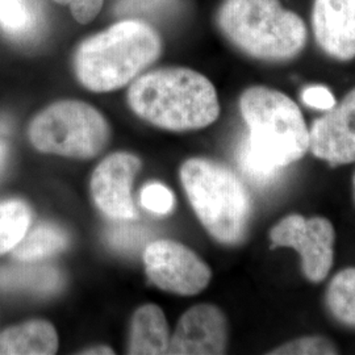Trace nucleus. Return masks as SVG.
<instances>
[{
	"label": "nucleus",
	"instance_id": "nucleus-1",
	"mask_svg": "<svg viewBox=\"0 0 355 355\" xmlns=\"http://www.w3.org/2000/svg\"><path fill=\"white\" fill-rule=\"evenodd\" d=\"M128 103L145 121L173 132L208 127L220 114L212 82L187 67L158 69L136 78Z\"/></svg>",
	"mask_w": 355,
	"mask_h": 355
},
{
	"label": "nucleus",
	"instance_id": "nucleus-24",
	"mask_svg": "<svg viewBox=\"0 0 355 355\" xmlns=\"http://www.w3.org/2000/svg\"><path fill=\"white\" fill-rule=\"evenodd\" d=\"M302 101L305 105L321 111H329L337 103L325 86H309L302 92Z\"/></svg>",
	"mask_w": 355,
	"mask_h": 355
},
{
	"label": "nucleus",
	"instance_id": "nucleus-26",
	"mask_svg": "<svg viewBox=\"0 0 355 355\" xmlns=\"http://www.w3.org/2000/svg\"><path fill=\"white\" fill-rule=\"evenodd\" d=\"M7 152H8L7 144H6L4 141L0 140V171H1V168H3V165H4L6 157H7Z\"/></svg>",
	"mask_w": 355,
	"mask_h": 355
},
{
	"label": "nucleus",
	"instance_id": "nucleus-8",
	"mask_svg": "<svg viewBox=\"0 0 355 355\" xmlns=\"http://www.w3.org/2000/svg\"><path fill=\"white\" fill-rule=\"evenodd\" d=\"M144 262L149 279L161 290L182 296L203 291L211 280V270L187 246L161 240L148 245Z\"/></svg>",
	"mask_w": 355,
	"mask_h": 355
},
{
	"label": "nucleus",
	"instance_id": "nucleus-19",
	"mask_svg": "<svg viewBox=\"0 0 355 355\" xmlns=\"http://www.w3.org/2000/svg\"><path fill=\"white\" fill-rule=\"evenodd\" d=\"M0 26L13 37H26L35 26L29 0H0Z\"/></svg>",
	"mask_w": 355,
	"mask_h": 355
},
{
	"label": "nucleus",
	"instance_id": "nucleus-20",
	"mask_svg": "<svg viewBox=\"0 0 355 355\" xmlns=\"http://www.w3.org/2000/svg\"><path fill=\"white\" fill-rule=\"evenodd\" d=\"M270 354L274 355H331L337 354L334 343L328 338L312 336L284 343Z\"/></svg>",
	"mask_w": 355,
	"mask_h": 355
},
{
	"label": "nucleus",
	"instance_id": "nucleus-28",
	"mask_svg": "<svg viewBox=\"0 0 355 355\" xmlns=\"http://www.w3.org/2000/svg\"><path fill=\"white\" fill-rule=\"evenodd\" d=\"M354 199H355V177H354Z\"/></svg>",
	"mask_w": 355,
	"mask_h": 355
},
{
	"label": "nucleus",
	"instance_id": "nucleus-12",
	"mask_svg": "<svg viewBox=\"0 0 355 355\" xmlns=\"http://www.w3.org/2000/svg\"><path fill=\"white\" fill-rule=\"evenodd\" d=\"M313 36L320 49L337 61L355 58V0H313Z\"/></svg>",
	"mask_w": 355,
	"mask_h": 355
},
{
	"label": "nucleus",
	"instance_id": "nucleus-16",
	"mask_svg": "<svg viewBox=\"0 0 355 355\" xmlns=\"http://www.w3.org/2000/svg\"><path fill=\"white\" fill-rule=\"evenodd\" d=\"M69 239L64 229L53 224H41L24 237L12 249L13 257L21 262H35L67 248Z\"/></svg>",
	"mask_w": 355,
	"mask_h": 355
},
{
	"label": "nucleus",
	"instance_id": "nucleus-9",
	"mask_svg": "<svg viewBox=\"0 0 355 355\" xmlns=\"http://www.w3.org/2000/svg\"><path fill=\"white\" fill-rule=\"evenodd\" d=\"M140 167L136 155L114 153L95 168L91 178V193L103 214L114 220H130L136 216L132 183Z\"/></svg>",
	"mask_w": 355,
	"mask_h": 355
},
{
	"label": "nucleus",
	"instance_id": "nucleus-14",
	"mask_svg": "<svg viewBox=\"0 0 355 355\" xmlns=\"http://www.w3.org/2000/svg\"><path fill=\"white\" fill-rule=\"evenodd\" d=\"M168 346V325L162 309L154 304L139 308L132 318L128 353L167 354Z\"/></svg>",
	"mask_w": 355,
	"mask_h": 355
},
{
	"label": "nucleus",
	"instance_id": "nucleus-17",
	"mask_svg": "<svg viewBox=\"0 0 355 355\" xmlns=\"http://www.w3.org/2000/svg\"><path fill=\"white\" fill-rule=\"evenodd\" d=\"M327 304L338 321L355 327V267L345 268L330 280Z\"/></svg>",
	"mask_w": 355,
	"mask_h": 355
},
{
	"label": "nucleus",
	"instance_id": "nucleus-3",
	"mask_svg": "<svg viewBox=\"0 0 355 355\" xmlns=\"http://www.w3.org/2000/svg\"><path fill=\"white\" fill-rule=\"evenodd\" d=\"M216 26L234 48L267 62L297 57L308 37L304 20L280 0H223Z\"/></svg>",
	"mask_w": 355,
	"mask_h": 355
},
{
	"label": "nucleus",
	"instance_id": "nucleus-7",
	"mask_svg": "<svg viewBox=\"0 0 355 355\" xmlns=\"http://www.w3.org/2000/svg\"><path fill=\"white\" fill-rule=\"evenodd\" d=\"M334 239V228L325 217L287 216L270 232L274 246L291 248L299 253L305 277L315 283L329 274Z\"/></svg>",
	"mask_w": 355,
	"mask_h": 355
},
{
	"label": "nucleus",
	"instance_id": "nucleus-25",
	"mask_svg": "<svg viewBox=\"0 0 355 355\" xmlns=\"http://www.w3.org/2000/svg\"><path fill=\"white\" fill-rule=\"evenodd\" d=\"M82 354L89 355H110L114 354V350L107 346H96V347H89L86 352H82Z\"/></svg>",
	"mask_w": 355,
	"mask_h": 355
},
{
	"label": "nucleus",
	"instance_id": "nucleus-5",
	"mask_svg": "<svg viewBox=\"0 0 355 355\" xmlns=\"http://www.w3.org/2000/svg\"><path fill=\"white\" fill-rule=\"evenodd\" d=\"M180 178L204 228L223 243L241 241L252 204L237 175L214 161L192 158L182 166Z\"/></svg>",
	"mask_w": 355,
	"mask_h": 355
},
{
	"label": "nucleus",
	"instance_id": "nucleus-2",
	"mask_svg": "<svg viewBox=\"0 0 355 355\" xmlns=\"http://www.w3.org/2000/svg\"><path fill=\"white\" fill-rule=\"evenodd\" d=\"M162 48V37L150 24L123 20L78 45L76 76L82 86L94 92L121 89L154 64Z\"/></svg>",
	"mask_w": 355,
	"mask_h": 355
},
{
	"label": "nucleus",
	"instance_id": "nucleus-4",
	"mask_svg": "<svg viewBox=\"0 0 355 355\" xmlns=\"http://www.w3.org/2000/svg\"><path fill=\"white\" fill-rule=\"evenodd\" d=\"M240 111L249 128L242 149L268 168L282 170L309 150V129L297 104L278 89L263 86L242 92Z\"/></svg>",
	"mask_w": 355,
	"mask_h": 355
},
{
	"label": "nucleus",
	"instance_id": "nucleus-13",
	"mask_svg": "<svg viewBox=\"0 0 355 355\" xmlns=\"http://www.w3.org/2000/svg\"><path fill=\"white\" fill-rule=\"evenodd\" d=\"M57 349V331L44 320H32L0 333L1 355H51Z\"/></svg>",
	"mask_w": 355,
	"mask_h": 355
},
{
	"label": "nucleus",
	"instance_id": "nucleus-23",
	"mask_svg": "<svg viewBox=\"0 0 355 355\" xmlns=\"http://www.w3.org/2000/svg\"><path fill=\"white\" fill-rule=\"evenodd\" d=\"M61 6H67L79 24H89L102 11L104 0H53Z\"/></svg>",
	"mask_w": 355,
	"mask_h": 355
},
{
	"label": "nucleus",
	"instance_id": "nucleus-18",
	"mask_svg": "<svg viewBox=\"0 0 355 355\" xmlns=\"http://www.w3.org/2000/svg\"><path fill=\"white\" fill-rule=\"evenodd\" d=\"M31 209L24 202L0 203V255L11 252L24 237L31 224Z\"/></svg>",
	"mask_w": 355,
	"mask_h": 355
},
{
	"label": "nucleus",
	"instance_id": "nucleus-15",
	"mask_svg": "<svg viewBox=\"0 0 355 355\" xmlns=\"http://www.w3.org/2000/svg\"><path fill=\"white\" fill-rule=\"evenodd\" d=\"M64 278L55 267L21 265L0 267V288L4 291L51 295L60 291Z\"/></svg>",
	"mask_w": 355,
	"mask_h": 355
},
{
	"label": "nucleus",
	"instance_id": "nucleus-11",
	"mask_svg": "<svg viewBox=\"0 0 355 355\" xmlns=\"http://www.w3.org/2000/svg\"><path fill=\"white\" fill-rule=\"evenodd\" d=\"M227 337L224 313L215 305H195L179 320L167 354H224Z\"/></svg>",
	"mask_w": 355,
	"mask_h": 355
},
{
	"label": "nucleus",
	"instance_id": "nucleus-21",
	"mask_svg": "<svg viewBox=\"0 0 355 355\" xmlns=\"http://www.w3.org/2000/svg\"><path fill=\"white\" fill-rule=\"evenodd\" d=\"M111 246L120 252H136L148 241V230L133 225H114L107 233Z\"/></svg>",
	"mask_w": 355,
	"mask_h": 355
},
{
	"label": "nucleus",
	"instance_id": "nucleus-6",
	"mask_svg": "<svg viewBox=\"0 0 355 355\" xmlns=\"http://www.w3.org/2000/svg\"><path fill=\"white\" fill-rule=\"evenodd\" d=\"M110 125L98 110L79 101H61L32 120L29 139L42 153L71 158H92L110 140Z\"/></svg>",
	"mask_w": 355,
	"mask_h": 355
},
{
	"label": "nucleus",
	"instance_id": "nucleus-22",
	"mask_svg": "<svg viewBox=\"0 0 355 355\" xmlns=\"http://www.w3.org/2000/svg\"><path fill=\"white\" fill-rule=\"evenodd\" d=\"M141 204L150 212L166 215L174 208V195L164 184L150 183L141 192Z\"/></svg>",
	"mask_w": 355,
	"mask_h": 355
},
{
	"label": "nucleus",
	"instance_id": "nucleus-10",
	"mask_svg": "<svg viewBox=\"0 0 355 355\" xmlns=\"http://www.w3.org/2000/svg\"><path fill=\"white\" fill-rule=\"evenodd\" d=\"M309 129V150L331 167L355 162V87Z\"/></svg>",
	"mask_w": 355,
	"mask_h": 355
},
{
	"label": "nucleus",
	"instance_id": "nucleus-27",
	"mask_svg": "<svg viewBox=\"0 0 355 355\" xmlns=\"http://www.w3.org/2000/svg\"><path fill=\"white\" fill-rule=\"evenodd\" d=\"M6 132H7V125L0 121V135H3V133H6Z\"/></svg>",
	"mask_w": 355,
	"mask_h": 355
}]
</instances>
